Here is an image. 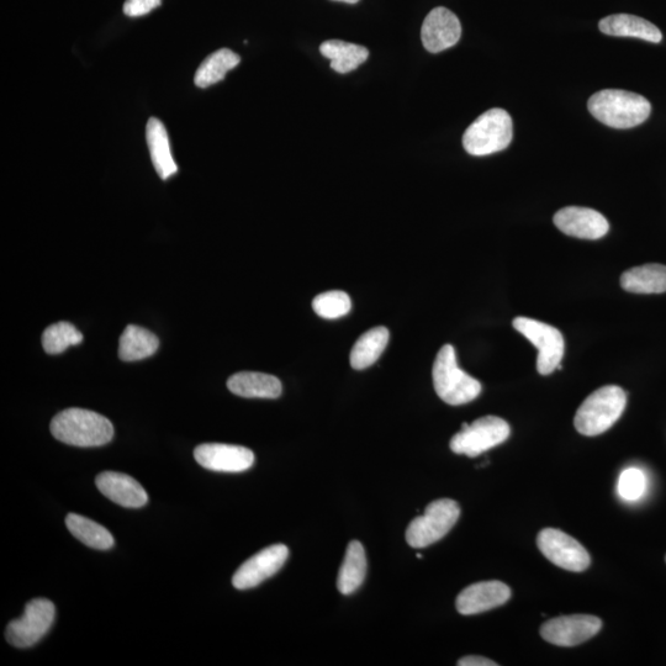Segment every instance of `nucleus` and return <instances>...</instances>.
<instances>
[{
	"instance_id": "1",
	"label": "nucleus",
	"mask_w": 666,
	"mask_h": 666,
	"mask_svg": "<svg viewBox=\"0 0 666 666\" xmlns=\"http://www.w3.org/2000/svg\"><path fill=\"white\" fill-rule=\"evenodd\" d=\"M56 440L76 447H100L114 437V426L103 415L84 409H67L51 421Z\"/></svg>"
},
{
	"instance_id": "2",
	"label": "nucleus",
	"mask_w": 666,
	"mask_h": 666,
	"mask_svg": "<svg viewBox=\"0 0 666 666\" xmlns=\"http://www.w3.org/2000/svg\"><path fill=\"white\" fill-rule=\"evenodd\" d=\"M588 108L595 119L613 129L636 128L652 113V105L642 95L617 89L595 93Z\"/></svg>"
},
{
	"instance_id": "3",
	"label": "nucleus",
	"mask_w": 666,
	"mask_h": 666,
	"mask_svg": "<svg viewBox=\"0 0 666 666\" xmlns=\"http://www.w3.org/2000/svg\"><path fill=\"white\" fill-rule=\"evenodd\" d=\"M627 395L616 385L594 391L576 412L574 425L581 435H602L616 424L625 411Z\"/></svg>"
},
{
	"instance_id": "4",
	"label": "nucleus",
	"mask_w": 666,
	"mask_h": 666,
	"mask_svg": "<svg viewBox=\"0 0 666 666\" xmlns=\"http://www.w3.org/2000/svg\"><path fill=\"white\" fill-rule=\"evenodd\" d=\"M433 385L438 396L448 405L470 403L481 393V384L458 367L456 351L451 345L438 352L432 369Z\"/></svg>"
},
{
	"instance_id": "5",
	"label": "nucleus",
	"mask_w": 666,
	"mask_h": 666,
	"mask_svg": "<svg viewBox=\"0 0 666 666\" xmlns=\"http://www.w3.org/2000/svg\"><path fill=\"white\" fill-rule=\"evenodd\" d=\"M514 137V125L504 109H491L481 114L463 136L465 151L472 156H488L504 151Z\"/></svg>"
},
{
	"instance_id": "6",
	"label": "nucleus",
	"mask_w": 666,
	"mask_h": 666,
	"mask_svg": "<svg viewBox=\"0 0 666 666\" xmlns=\"http://www.w3.org/2000/svg\"><path fill=\"white\" fill-rule=\"evenodd\" d=\"M461 516L456 501L441 499L426 507L424 516L416 517L406 530V542L412 548H426L452 530Z\"/></svg>"
},
{
	"instance_id": "7",
	"label": "nucleus",
	"mask_w": 666,
	"mask_h": 666,
	"mask_svg": "<svg viewBox=\"0 0 666 666\" xmlns=\"http://www.w3.org/2000/svg\"><path fill=\"white\" fill-rule=\"evenodd\" d=\"M510 433L509 424L500 417H481L472 425L463 424L462 431L451 440V449L456 454H465L470 458L478 457L504 443L510 437Z\"/></svg>"
},
{
	"instance_id": "8",
	"label": "nucleus",
	"mask_w": 666,
	"mask_h": 666,
	"mask_svg": "<svg viewBox=\"0 0 666 666\" xmlns=\"http://www.w3.org/2000/svg\"><path fill=\"white\" fill-rule=\"evenodd\" d=\"M515 330L525 336L538 350L537 370L541 375H549L558 369L564 357L562 332L544 322L517 317L512 322Z\"/></svg>"
},
{
	"instance_id": "9",
	"label": "nucleus",
	"mask_w": 666,
	"mask_h": 666,
	"mask_svg": "<svg viewBox=\"0 0 666 666\" xmlns=\"http://www.w3.org/2000/svg\"><path fill=\"white\" fill-rule=\"evenodd\" d=\"M56 607L50 600L35 599L25 607L24 615L9 623L5 637L15 648H29L39 643L54 625Z\"/></svg>"
},
{
	"instance_id": "10",
	"label": "nucleus",
	"mask_w": 666,
	"mask_h": 666,
	"mask_svg": "<svg viewBox=\"0 0 666 666\" xmlns=\"http://www.w3.org/2000/svg\"><path fill=\"white\" fill-rule=\"evenodd\" d=\"M539 551L557 567L580 573L589 568L588 551L573 537L555 528H546L537 538Z\"/></svg>"
},
{
	"instance_id": "11",
	"label": "nucleus",
	"mask_w": 666,
	"mask_h": 666,
	"mask_svg": "<svg viewBox=\"0 0 666 666\" xmlns=\"http://www.w3.org/2000/svg\"><path fill=\"white\" fill-rule=\"evenodd\" d=\"M602 621L590 615H572L553 618L544 623L541 636L559 647H574L589 641L601 631Z\"/></svg>"
},
{
	"instance_id": "12",
	"label": "nucleus",
	"mask_w": 666,
	"mask_h": 666,
	"mask_svg": "<svg viewBox=\"0 0 666 666\" xmlns=\"http://www.w3.org/2000/svg\"><path fill=\"white\" fill-rule=\"evenodd\" d=\"M289 557V549L284 544L263 549L246 560L232 578V585L237 590L256 588L263 581L272 578L283 568Z\"/></svg>"
},
{
	"instance_id": "13",
	"label": "nucleus",
	"mask_w": 666,
	"mask_h": 666,
	"mask_svg": "<svg viewBox=\"0 0 666 666\" xmlns=\"http://www.w3.org/2000/svg\"><path fill=\"white\" fill-rule=\"evenodd\" d=\"M194 457L203 468L219 473L246 472L255 463L251 449L222 443L200 444L195 448Z\"/></svg>"
},
{
	"instance_id": "14",
	"label": "nucleus",
	"mask_w": 666,
	"mask_h": 666,
	"mask_svg": "<svg viewBox=\"0 0 666 666\" xmlns=\"http://www.w3.org/2000/svg\"><path fill=\"white\" fill-rule=\"evenodd\" d=\"M462 36L461 21L447 8L438 7L427 15L422 25L421 39L425 49L438 54L458 44Z\"/></svg>"
},
{
	"instance_id": "15",
	"label": "nucleus",
	"mask_w": 666,
	"mask_h": 666,
	"mask_svg": "<svg viewBox=\"0 0 666 666\" xmlns=\"http://www.w3.org/2000/svg\"><path fill=\"white\" fill-rule=\"evenodd\" d=\"M554 224L565 235L583 240H599L610 230L609 221L599 211L568 206L554 215Z\"/></svg>"
},
{
	"instance_id": "16",
	"label": "nucleus",
	"mask_w": 666,
	"mask_h": 666,
	"mask_svg": "<svg viewBox=\"0 0 666 666\" xmlns=\"http://www.w3.org/2000/svg\"><path fill=\"white\" fill-rule=\"evenodd\" d=\"M510 597L511 589L501 581H481L464 589L457 597L456 606L461 615H478L505 605Z\"/></svg>"
},
{
	"instance_id": "17",
	"label": "nucleus",
	"mask_w": 666,
	"mask_h": 666,
	"mask_svg": "<svg viewBox=\"0 0 666 666\" xmlns=\"http://www.w3.org/2000/svg\"><path fill=\"white\" fill-rule=\"evenodd\" d=\"M95 483H97L100 493L115 504L128 507V509H140L147 504L146 490L142 488L139 481L128 474L104 472L98 475Z\"/></svg>"
},
{
	"instance_id": "18",
	"label": "nucleus",
	"mask_w": 666,
	"mask_h": 666,
	"mask_svg": "<svg viewBox=\"0 0 666 666\" xmlns=\"http://www.w3.org/2000/svg\"><path fill=\"white\" fill-rule=\"evenodd\" d=\"M227 388L241 398L277 399L282 395V383L274 375L240 372L227 380Z\"/></svg>"
},
{
	"instance_id": "19",
	"label": "nucleus",
	"mask_w": 666,
	"mask_h": 666,
	"mask_svg": "<svg viewBox=\"0 0 666 666\" xmlns=\"http://www.w3.org/2000/svg\"><path fill=\"white\" fill-rule=\"evenodd\" d=\"M602 33L617 37H637L653 44L663 40L662 31L646 19L629 14H615L602 19L599 24Z\"/></svg>"
},
{
	"instance_id": "20",
	"label": "nucleus",
	"mask_w": 666,
	"mask_h": 666,
	"mask_svg": "<svg viewBox=\"0 0 666 666\" xmlns=\"http://www.w3.org/2000/svg\"><path fill=\"white\" fill-rule=\"evenodd\" d=\"M146 140L151 160L158 176L166 181L177 173L178 167L173 160L168 132L162 121L151 118L146 126Z\"/></svg>"
},
{
	"instance_id": "21",
	"label": "nucleus",
	"mask_w": 666,
	"mask_h": 666,
	"mask_svg": "<svg viewBox=\"0 0 666 666\" xmlns=\"http://www.w3.org/2000/svg\"><path fill=\"white\" fill-rule=\"evenodd\" d=\"M621 287L634 294H662L666 292V266L658 263L634 267L622 274Z\"/></svg>"
},
{
	"instance_id": "22",
	"label": "nucleus",
	"mask_w": 666,
	"mask_h": 666,
	"mask_svg": "<svg viewBox=\"0 0 666 666\" xmlns=\"http://www.w3.org/2000/svg\"><path fill=\"white\" fill-rule=\"evenodd\" d=\"M367 574L366 551L361 542L348 544L345 559L338 573L337 588L343 595H351L363 584Z\"/></svg>"
},
{
	"instance_id": "23",
	"label": "nucleus",
	"mask_w": 666,
	"mask_h": 666,
	"mask_svg": "<svg viewBox=\"0 0 666 666\" xmlns=\"http://www.w3.org/2000/svg\"><path fill=\"white\" fill-rule=\"evenodd\" d=\"M160 347V340L151 331L140 326L126 327L119 342V357L124 362H136L153 356Z\"/></svg>"
},
{
	"instance_id": "24",
	"label": "nucleus",
	"mask_w": 666,
	"mask_h": 666,
	"mask_svg": "<svg viewBox=\"0 0 666 666\" xmlns=\"http://www.w3.org/2000/svg\"><path fill=\"white\" fill-rule=\"evenodd\" d=\"M320 52L329 58L332 70L341 74L357 70L369 57L366 47L340 40L325 41L320 46Z\"/></svg>"
},
{
	"instance_id": "25",
	"label": "nucleus",
	"mask_w": 666,
	"mask_h": 666,
	"mask_svg": "<svg viewBox=\"0 0 666 666\" xmlns=\"http://www.w3.org/2000/svg\"><path fill=\"white\" fill-rule=\"evenodd\" d=\"M390 333L387 327H375L358 338L351 351V366L363 370L373 366L388 346Z\"/></svg>"
},
{
	"instance_id": "26",
	"label": "nucleus",
	"mask_w": 666,
	"mask_h": 666,
	"mask_svg": "<svg viewBox=\"0 0 666 666\" xmlns=\"http://www.w3.org/2000/svg\"><path fill=\"white\" fill-rule=\"evenodd\" d=\"M241 57L229 49H221L209 55L195 73L194 83L199 88H208L225 79L227 72L234 70Z\"/></svg>"
},
{
	"instance_id": "27",
	"label": "nucleus",
	"mask_w": 666,
	"mask_h": 666,
	"mask_svg": "<svg viewBox=\"0 0 666 666\" xmlns=\"http://www.w3.org/2000/svg\"><path fill=\"white\" fill-rule=\"evenodd\" d=\"M66 525L74 538L97 551H108L114 546V537L107 528L87 517L70 514L66 517Z\"/></svg>"
},
{
	"instance_id": "28",
	"label": "nucleus",
	"mask_w": 666,
	"mask_h": 666,
	"mask_svg": "<svg viewBox=\"0 0 666 666\" xmlns=\"http://www.w3.org/2000/svg\"><path fill=\"white\" fill-rule=\"evenodd\" d=\"M82 341V332L70 322L65 321L47 327L42 335V347L49 354H60L68 347L77 346Z\"/></svg>"
},
{
	"instance_id": "29",
	"label": "nucleus",
	"mask_w": 666,
	"mask_h": 666,
	"mask_svg": "<svg viewBox=\"0 0 666 666\" xmlns=\"http://www.w3.org/2000/svg\"><path fill=\"white\" fill-rule=\"evenodd\" d=\"M313 309L320 317L327 320L340 319L346 316L352 309L350 296L345 292H326L317 295L313 301Z\"/></svg>"
},
{
	"instance_id": "30",
	"label": "nucleus",
	"mask_w": 666,
	"mask_h": 666,
	"mask_svg": "<svg viewBox=\"0 0 666 666\" xmlns=\"http://www.w3.org/2000/svg\"><path fill=\"white\" fill-rule=\"evenodd\" d=\"M647 480L642 470L629 468L621 474L618 481V493L622 499L636 501L641 499L646 491Z\"/></svg>"
},
{
	"instance_id": "31",
	"label": "nucleus",
	"mask_w": 666,
	"mask_h": 666,
	"mask_svg": "<svg viewBox=\"0 0 666 666\" xmlns=\"http://www.w3.org/2000/svg\"><path fill=\"white\" fill-rule=\"evenodd\" d=\"M162 0H126L124 3V13L131 18L144 17L152 10L161 7Z\"/></svg>"
},
{
	"instance_id": "32",
	"label": "nucleus",
	"mask_w": 666,
	"mask_h": 666,
	"mask_svg": "<svg viewBox=\"0 0 666 666\" xmlns=\"http://www.w3.org/2000/svg\"><path fill=\"white\" fill-rule=\"evenodd\" d=\"M459 666H498V663L493 662L488 658L483 657H465L459 660Z\"/></svg>"
},
{
	"instance_id": "33",
	"label": "nucleus",
	"mask_w": 666,
	"mask_h": 666,
	"mask_svg": "<svg viewBox=\"0 0 666 666\" xmlns=\"http://www.w3.org/2000/svg\"><path fill=\"white\" fill-rule=\"evenodd\" d=\"M336 2H343V3H348V4H356L359 2V0H336Z\"/></svg>"
},
{
	"instance_id": "34",
	"label": "nucleus",
	"mask_w": 666,
	"mask_h": 666,
	"mask_svg": "<svg viewBox=\"0 0 666 666\" xmlns=\"http://www.w3.org/2000/svg\"><path fill=\"white\" fill-rule=\"evenodd\" d=\"M416 557L419 558V559L424 558V557H422V554H417Z\"/></svg>"
}]
</instances>
